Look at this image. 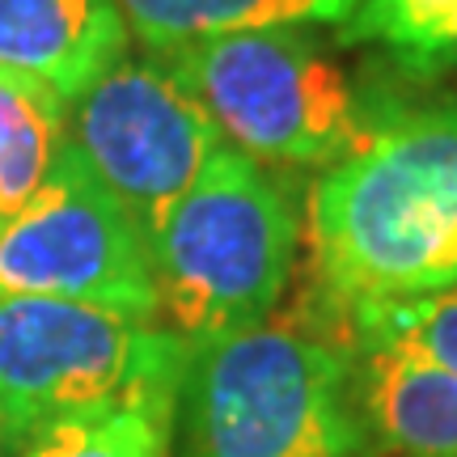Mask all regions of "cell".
<instances>
[{
  "mask_svg": "<svg viewBox=\"0 0 457 457\" xmlns=\"http://www.w3.org/2000/svg\"><path fill=\"white\" fill-rule=\"evenodd\" d=\"M310 254L335 322L457 288V102L369 123L310 195Z\"/></svg>",
  "mask_w": 457,
  "mask_h": 457,
  "instance_id": "obj_1",
  "label": "cell"
},
{
  "mask_svg": "<svg viewBox=\"0 0 457 457\" xmlns=\"http://www.w3.org/2000/svg\"><path fill=\"white\" fill-rule=\"evenodd\" d=\"M301 250L288 187L220 145L148 237L157 322L187 347L250 330L276 313Z\"/></svg>",
  "mask_w": 457,
  "mask_h": 457,
  "instance_id": "obj_2",
  "label": "cell"
},
{
  "mask_svg": "<svg viewBox=\"0 0 457 457\" xmlns=\"http://www.w3.org/2000/svg\"><path fill=\"white\" fill-rule=\"evenodd\" d=\"M174 420L182 457H352L360 441L343 343L276 313L191 347Z\"/></svg>",
  "mask_w": 457,
  "mask_h": 457,
  "instance_id": "obj_3",
  "label": "cell"
},
{
  "mask_svg": "<svg viewBox=\"0 0 457 457\" xmlns=\"http://www.w3.org/2000/svg\"><path fill=\"white\" fill-rule=\"evenodd\" d=\"M191 347L157 318L64 296L0 293V441L21 449L68 415L179 411Z\"/></svg>",
  "mask_w": 457,
  "mask_h": 457,
  "instance_id": "obj_4",
  "label": "cell"
},
{
  "mask_svg": "<svg viewBox=\"0 0 457 457\" xmlns=\"http://www.w3.org/2000/svg\"><path fill=\"white\" fill-rule=\"evenodd\" d=\"M225 145L262 165H335L369 131L343 64L305 26L237 30L153 51Z\"/></svg>",
  "mask_w": 457,
  "mask_h": 457,
  "instance_id": "obj_5",
  "label": "cell"
},
{
  "mask_svg": "<svg viewBox=\"0 0 457 457\" xmlns=\"http://www.w3.org/2000/svg\"><path fill=\"white\" fill-rule=\"evenodd\" d=\"M64 136L145 242L225 145L208 111L157 55H123L81 89L64 111Z\"/></svg>",
  "mask_w": 457,
  "mask_h": 457,
  "instance_id": "obj_6",
  "label": "cell"
},
{
  "mask_svg": "<svg viewBox=\"0 0 457 457\" xmlns=\"http://www.w3.org/2000/svg\"><path fill=\"white\" fill-rule=\"evenodd\" d=\"M0 293L64 296L157 318L148 242L81 165L68 136L34 199L0 228Z\"/></svg>",
  "mask_w": 457,
  "mask_h": 457,
  "instance_id": "obj_7",
  "label": "cell"
},
{
  "mask_svg": "<svg viewBox=\"0 0 457 457\" xmlns=\"http://www.w3.org/2000/svg\"><path fill=\"white\" fill-rule=\"evenodd\" d=\"M119 0H0V68L72 102L128 55Z\"/></svg>",
  "mask_w": 457,
  "mask_h": 457,
  "instance_id": "obj_8",
  "label": "cell"
},
{
  "mask_svg": "<svg viewBox=\"0 0 457 457\" xmlns=\"http://www.w3.org/2000/svg\"><path fill=\"white\" fill-rule=\"evenodd\" d=\"M360 411L394 457H457V373L386 330H352Z\"/></svg>",
  "mask_w": 457,
  "mask_h": 457,
  "instance_id": "obj_9",
  "label": "cell"
},
{
  "mask_svg": "<svg viewBox=\"0 0 457 457\" xmlns=\"http://www.w3.org/2000/svg\"><path fill=\"white\" fill-rule=\"evenodd\" d=\"M128 30L148 51L276 26H347L360 0H119Z\"/></svg>",
  "mask_w": 457,
  "mask_h": 457,
  "instance_id": "obj_10",
  "label": "cell"
},
{
  "mask_svg": "<svg viewBox=\"0 0 457 457\" xmlns=\"http://www.w3.org/2000/svg\"><path fill=\"white\" fill-rule=\"evenodd\" d=\"M64 111L51 89L0 68V216L13 220L64 148Z\"/></svg>",
  "mask_w": 457,
  "mask_h": 457,
  "instance_id": "obj_11",
  "label": "cell"
},
{
  "mask_svg": "<svg viewBox=\"0 0 457 457\" xmlns=\"http://www.w3.org/2000/svg\"><path fill=\"white\" fill-rule=\"evenodd\" d=\"M343 38L386 51L415 81H436L457 72V0H360Z\"/></svg>",
  "mask_w": 457,
  "mask_h": 457,
  "instance_id": "obj_12",
  "label": "cell"
},
{
  "mask_svg": "<svg viewBox=\"0 0 457 457\" xmlns=\"http://www.w3.org/2000/svg\"><path fill=\"white\" fill-rule=\"evenodd\" d=\"M174 415L153 407H106L68 415L21 445V457H170Z\"/></svg>",
  "mask_w": 457,
  "mask_h": 457,
  "instance_id": "obj_13",
  "label": "cell"
},
{
  "mask_svg": "<svg viewBox=\"0 0 457 457\" xmlns=\"http://www.w3.org/2000/svg\"><path fill=\"white\" fill-rule=\"evenodd\" d=\"M343 330H386V335L411 343L415 352H424L428 360L457 373V288L381 305V310H364L356 318H347Z\"/></svg>",
  "mask_w": 457,
  "mask_h": 457,
  "instance_id": "obj_14",
  "label": "cell"
},
{
  "mask_svg": "<svg viewBox=\"0 0 457 457\" xmlns=\"http://www.w3.org/2000/svg\"><path fill=\"white\" fill-rule=\"evenodd\" d=\"M0 228H4V216H0Z\"/></svg>",
  "mask_w": 457,
  "mask_h": 457,
  "instance_id": "obj_15",
  "label": "cell"
}]
</instances>
